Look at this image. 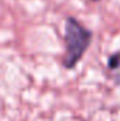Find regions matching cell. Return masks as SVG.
Returning <instances> with one entry per match:
<instances>
[{
  "mask_svg": "<svg viewBox=\"0 0 120 121\" xmlns=\"http://www.w3.org/2000/svg\"><path fill=\"white\" fill-rule=\"evenodd\" d=\"M65 41H66V54L64 58V66L71 69L81 60L85 51L90 45L92 32L86 30L79 21L69 17L66 18Z\"/></svg>",
  "mask_w": 120,
  "mask_h": 121,
  "instance_id": "6da1fadb",
  "label": "cell"
},
{
  "mask_svg": "<svg viewBox=\"0 0 120 121\" xmlns=\"http://www.w3.org/2000/svg\"><path fill=\"white\" fill-rule=\"evenodd\" d=\"M120 66V52L117 54H115L113 56H110V59H109V68H119Z\"/></svg>",
  "mask_w": 120,
  "mask_h": 121,
  "instance_id": "7a4b0ae2",
  "label": "cell"
},
{
  "mask_svg": "<svg viewBox=\"0 0 120 121\" xmlns=\"http://www.w3.org/2000/svg\"><path fill=\"white\" fill-rule=\"evenodd\" d=\"M93 1H97V0H93Z\"/></svg>",
  "mask_w": 120,
  "mask_h": 121,
  "instance_id": "3957f363",
  "label": "cell"
}]
</instances>
